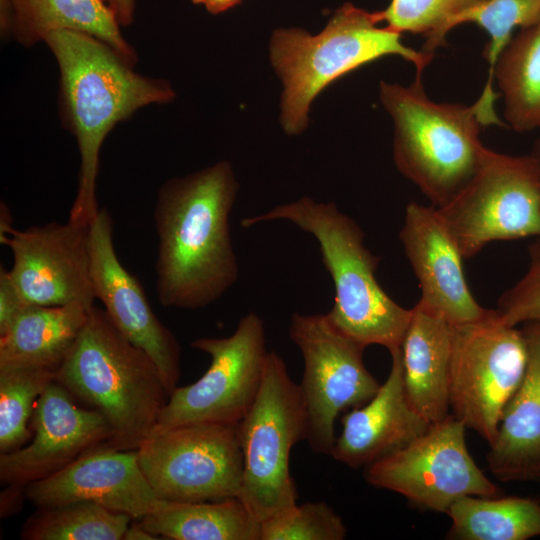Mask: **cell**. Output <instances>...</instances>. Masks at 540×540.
Here are the masks:
<instances>
[{"label": "cell", "instance_id": "obj_1", "mask_svg": "<svg viewBox=\"0 0 540 540\" xmlns=\"http://www.w3.org/2000/svg\"><path fill=\"white\" fill-rule=\"evenodd\" d=\"M238 193L231 164L219 161L158 190L156 292L165 307L200 309L238 279L229 216Z\"/></svg>", "mask_w": 540, "mask_h": 540}, {"label": "cell", "instance_id": "obj_2", "mask_svg": "<svg viewBox=\"0 0 540 540\" xmlns=\"http://www.w3.org/2000/svg\"><path fill=\"white\" fill-rule=\"evenodd\" d=\"M59 69V110L80 155L78 189L68 220L88 226L96 199L99 157L106 136L143 107L176 94L164 79L141 75L111 46L87 33L58 30L44 39Z\"/></svg>", "mask_w": 540, "mask_h": 540}, {"label": "cell", "instance_id": "obj_3", "mask_svg": "<svg viewBox=\"0 0 540 540\" xmlns=\"http://www.w3.org/2000/svg\"><path fill=\"white\" fill-rule=\"evenodd\" d=\"M55 380L112 430L110 446L137 450L154 430L169 398L153 360L126 339L95 305Z\"/></svg>", "mask_w": 540, "mask_h": 540}, {"label": "cell", "instance_id": "obj_4", "mask_svg": "<svg viewBox=\"0 0 540 540\" xmlns=\"http://www.w3.org/2000/svg\"><path fill=\"white\" fill-rule=\"evenodd\" d=\"M270 220H288L318 242L335 289L334 303L326 316L339 332L363 348L380 345L389 352L401 348L412 309L396 303L378 283L375 272L380 258L364 245V234L353 219L334 203L302 197L244 218L241 226Z\"/></svg>", "mask_w": 540, "mask_h": 540}, {"label": "cell", "instance_id": "obj_5", "mask_svg": "<svg viewBox=\"0 0 540 540\" xmlns=\"http://www.w3.org/2000/svg\"><path fill=\"white\" fill-rule=\"evenodd\" d=\"M381 12L345 3L324 29L312 35L301 28H278L270 38V62L283 84L281 124L289 135L307 127L315 97L337 78L383 56L397 55L413 63L421 78L433 55L401 41L402 33L379 27Z\"/></svg>", "mask_w": 540, "mask_h": 540}, {"label": "cell", "instance_id": "obj_6", "mask_svg": "<svg viewBox=\"0 0 540 540\" xmlns=\"http://www.w3.org/2000/svg\"><path fill=\"white\" fill-rule=\"evenodd\" d=\"M380 101L394 121L397 169L441 207L478 170L487 150L476 107L430 100L421 78L408 87L380 83Z\"/></svg>", "mask_w": 540, "mask_h": 540}, {"label": "cell", "instance_id": "obj_7", "mask_svg": "<svg viewBox=\"0 0 540 540\" xmlns=\"http://www.w3.org/2000/svg\"><path fill=\"white\" fill-rule=\"evenodd\" d=\"M236 429L243 458L238 498L261 523L297 504L290 454L308 432L299 384L277 353L268 352L258 395Z\"/></svg>", "mask_w": 540, "mask_h": 540}, {"label": "cell", "instance_id": "obj_8", "mask_svg": "<svg viewBox=\"0 0 540 540\" xmlns=\"http://www.w3.org/2000/svg\"><path fill=\"white\" fill-rule=\"evenodd\" d=\"M464 259L499 240L540 237V164L487 148L466 185L437 207Z\"/></svg>", "mask_w": 540, "mask_h": 540}, {"label": "cell", "instance_id": "obj_9", "mask_svg": "<svg viewBox=\"0 0 540 540\" xmlns=\"http://www.w3.org/2000/svg\"><path fill=\"white\" fill-rule=\"evenodd\" d=\"M527 357L522 329L504 324L495 309L480 320L452 325L450 410L489 445L523 378Z\"/></svg>", "mask_w": 540, "mask_h": 540}, {"label": "cell", "instance_id": "obj_10", "mask_svg": "<svg viewBox=\"0 0 540 540\" xmlns=\"http://www.w3.org/2000/svg\"><path fill=\"white\" fill-rule=\"evenodd\" d=\"M137 453L160 500L197 502L239 496L243 458L236 426L185 423L154 429Z\"/></svg>", "mask_w": 540, "mask_h": 540}, {"label": "cell", "instance_id": "obj_11", "mask_svg": "<svg viewBox=\"0 0 540 540\" xmlns=\"http://www.w3.org/2000/svg\"><path fill=\"white\" fill-rule=\"evenodd\" d=\"M465 429L450 414L403 448L366 466L365 480L402 495L416 507L438 513H447L462 497L501 496L500 487L470 455Z\"/></svg>", "mask_w": 540, "mask_h": 540}, {"label": "cell", "instance_id": "obj_12", "mask_svg": "<svg viewBox=\"0 0 540 540\" xmlns=\"http://www.w3.org/2000/svg\"><path fill=\"white\" fill-rule=\"evenodd\" d=\"M264 323L250 312L224 338H199L191 343L210 356L206 372L194 383L177 386L154 429L185 423L236 426L253 405L263 378L268 352Z\"/></svg>", "mask_w": 540, "mask_h": 540}, {"label": "cell", "instance_id": "obj_13", "mask_svg": "<svg viewBox=\"0 0 540 540\" xmlns=\"http://www.w3.org/2000/svg\"><path fill=\"white\" fill-rule=\"evenodd\" d=\"M289 336L304 359L299 387L307 412L306 441L314 452L329 455L339 414L368 402L381 384L364 365L365 348L339 332L326 314L294 313Z\"/></svg>", "mask_w": 540, "mask_h": 540}, {"label": "cell", "instance_id": "obj_14", "mask_svg": "<svg viewBox=\"0 0 540 540\" xmlns=\"http://www.w3.org/2000/svg\"><path fill=\"white\" fill-rule=\"evenodd\" d=\"M12 253L10 277L32 305H94L89 225L68 220L24 230L14 227L2 242Z\"/></svg>", "mask_w": 540, "mask_h": 540}, {"label": "cell", "instance_id": "obj_15", "mask_svg": "<svg viewBox=\"0 0 540 540\" xmlns=\"http://www.w3.org/2000/svg\"><path fill=\"white\" fill-rule=\"evenodd\" d=\"M89 248L95 298L120 333L153 360L170 396L181 374L180 345L153 312L141 283L120 262L105 208L89 224Z\"/></svg>", "mask_w": 540, "mask_h": 540}, {"label": "cell", "instance_id": "obj_16", "mask_svg": "<svg viewBox=\"0 0 540 540\" xmlns=\"http://www.w3.org/2000/svg\"><path fill=\"white\" fill-rule=\"evenodd\" d=\"M31 427L29 444L0 454L2 484L26 487L112 440L107 420L77 402L56 380L39 397Z\"/></svg>", "mask_w": 540, "mask_h": 540}, {"label": "cell", "instance_id": "obj_17", "mask_svg": "<svg viewBox=\"0 0 540 540\" xmlns=\"http://www.w3.org/2000/svg\"><path fill=\"white\" fill-rule=\"evenodd\" d=\"M399 237L419 282V306L451 325L474 322L489 313L469 289L464 257L437 207L409 203Z\"/></svg>", "mask_w": 540, "mask_h": 540}, {"label": "cell", "instance_id": "obj_18", "mask_svg": "<svg viewBox=\"0 0 540 540\" xmlns=\"http://www.w3.org/2000/svg\"><path fill=\"white\" fill-rule=\"evenodd\" d=\"M36 507L73 501H92L107 509L140 520L160 499L153 491L138 460L137 450L105 445L76 459L58 472L25 487Z\"/></svg>", "mask_w": 540, "mask_h": 540}, {"label": "cell", "instance_id": "obj_19", "mask_svg": "<svg viewBox=\"0 0 540 540\" xmlns=\"http://www.w3.org/2000/svg\"><path fill=\"white\" fill-rule=\"evenodd\" d=\"M391 369L377 393L341 418L342 431L330 456L351 468H365L403 448L431 425L409 403L401 348L390 352Z\"/></svg>", "mask_w": 540, "mask_h": 540}, {"label": "cell", "instance_id": "obj_20", "mask_svg": "<svg viewBox=\"0 0 540 540\" xmlns=\"http://www.w3.org/2000/svg\"><path fill=\"white\" fill-rule=\"evenodd\" d=\"M527 344L523 378L502 413L487 464L500 481L540 479V322L521 327Z\"/></svg>", "mask_w": 540, "mask_h": 540}, {"label": "cell", "instance_id": "obj_21", "mask_svg": "<svg viewBox=\"0 0 540 540\" xmlns=\"http://www.w3.org/2000/svg\"><path fill=\"white\" fill-rule=\"evenodd\" d=\"M451 348L452 325L416 303L401 346L403 381L409 403L430 424L450 415Z\"/></svg>", "mask_w": 540, "mask_h": 540}, {"label": "cell", "instance_id": "obj_22", "mask_svg": "<svg viewBox=\"0 0 540 540\" xmlns=\"http://www.w3.org/2000/svg\"><path fill=\"white\" fill-rule=\"evenodd\" d=\"M2 35L30 47L58 30L92 35L134 65L137 54L103 0H0Z\"/></svg>", "mask_w": 540, "mask_h": 540}, {"label": "cell", "instance_id": "obj_23", "mask_svg": "<svg viewBox=\"0 0 540 540\" xmlns=\"http://www.w3.org/2000/svg\"><path fill=\"white\" fill-rule=\"evenodd\" d=\"M92 307L79 302L29 306L9 330L0 335V366L34 365L57 369Z\"/></svg>", "mask_w": 540, "mask_h": 540}, {"label": "cell", "instance_id": "obj_24", "mask_svg": "<svg viewBox=\"0 0 540 540\" xmlns=\"http://www.w3.org/2000/svg\"><path fill=\"white\" fill-rule=\"evenodd\" d=\"M138 522L160 539L260 540V523L238 497L197 502L160 500Z\"/></svg>", "mask_w": 540, "mask_h": 540}, {"label": "cell", "instance_id": "obj_25", "mask_svg": "<svg viewBox=\"0 0 540 540\" xmlns=\"http://www.w3.org/2000/svg\"><path fill=\"white\" fill-rule=\"evenodd\" d=\"M455 540H527L540 536V501L528 497L466 496L446 513Z\"/></svg>", "mask_w": 540, "mask_h": 540}, {"label": "cell", "instance_id": "obj_26", "mask_svg": "<svg viewBox=\"0 0 540 540\" xmlns=\"http://www.w3.org/2000/svg\"><path fill=\"white\" fill-rule=\"evenodd\" d=\"M503 92L504 115L517 132L540 127V22L511 39L494 70Z\"/></svg>", "mask_w": 540, "mask_h": 540}, {"label": "cell", "instance_id": "obj_27", "mask_svg": "<svg viewBox=\"0 0 540 540\" xmlns=\"http://www.w3.org/2000/svg\"><path fill=\"white\" fill-rule=\"evenodd\" d=\"M472 22L490 36L483 50L489 63L488 78L481 96L474 103L481 125L504 126L494 111L498 94L493 91L494 70L499 57L512 39L515 28H526L540 22V0H484L464 11L450 23V30Z\"/></svg>", "mask_w": 540, "mask_h": 540}, {"label": "cell", "instance_id": "obj_28", "mask_svg": "<svg viewBox=\"0 0 540 540\" xmlns=\"http://www.w3.org/2000/svg\"><path fill=\"white\" fill-rule=\"evenodd\" d=\"M132 517L92 501L37 507L23 524V540H123Z\"/></svg>", "mask_w": 540, "mask_h": 540}, {"label": "cell", "instance_id": "obj_29", "mask_svg": "<svg viewBox=\"0 0 540 540\" xmlns=\"http://www.w3.org/2000/svg\"><path fill=\"white\" fill-rule=\"evenodd\" d=\"M56 378V368L34 365L0 366V454L24 446L36 403Z\"/></svg>", "mask_w": 540, "mask_h": 540}, {"label": "cell", "instance_id": "obj_30", "mask_svg": "<svg viewBox=\"0 0 540 540\" xmlns=\"http://www.w3.org/2000/svg\"><path fill=\"white\" fill-rule=\"evenodd\" d=\"M484 0H391L380 11L386 26L403 33L422 34L426 41L422 52L433 55L446 44L451 21Z\"/></svg>", "mask_w": 540, "mask_h": 540}, {"label": "cell", "instance_id": "obj_31", "mask_svg": "<svg viewBox=\"0 0 540 540\" xmlns=\"http://www.w3.org/2000/svg\"><path fill=\"white\" fill-rule=\"evenodd\" d=\"M347 529L325 502H306L260 523V540H343Z\"/></svg>", "mask_w": 540, "mask_h": 540}, {"label": "cell", "instance_id": "obj_32", "mask_svg": "<svg viewBox=\"0 0 540 540\" xmlns=\"http://www.w3.org/2000/svg\"><path fill=\"white\" fill-rule=\"evenodd\" d=\"M530 264L525 275L505 291L495 309L506 325L540 322V237L530 245Z\"/></svg>", "mask_w": 540, "mask_h": 540}, {"label": "cell", "instance_id": "obj_33", "mask_svg": "<svg viewBox=\"0 0 540 540\" xmlns=\"http://www.w3.org/2000/svg\"><path fill=\"white\" fill-rule=\"evenodd\" d=\"M29 304L12 281L9 271L0 269V335L6 333Z\"/></svg>", "mask_w": 540, "mask_h": 540}, {"label": "cell", "instance_id": "obj_34", "mask_svg": "<svg viewBox=\"0 0 540 540\" xmlns=\"http://www.w3.org/2000/svg\"><path fill=\"white\" fill-rule=\"evenodd\" d=\"M24 499H27L25 487L6 485L1 493V517L16 513L21 508Z\"/></svg>", "mask_w": 540, "mask_h": 540}, {"label": "cell", "instance_id": "obj_35", "mask_svg": "<svg viewBox=\"0 0 540 540\" xmlns=\"http://www.w3.org/2000/svg\"><path fill=\"white\" fill-rule=\"evenodd\" d=\"M120 26H129L134 20L135 0H103Z\"/></svg>", "mask_w": 540, "mask_h": 540}, {"label": "cell", "instance_id": "obj_36", "mask_svg": "<svg viewBox=\"0 0 540 540\" xmlns=\"http://www.w3.org/2000/svg\"><path fill=\"white\" fill-rule=\"evenodd\" d=\"M196 5H202L212 14L225 12L239 4L242 0H191Z\"/></svg>", "mask_w": 540, "mask_h": 540}, {"label": "cell", "instance_id": "obj_37", "mask_svg": "<svg viewBox=\"0 0 540 540\" xmlns=\"http://www.w3.org/2000/svg\"><path fill=\"white\" fill-rule=\"evenodd\" d=\"M160 539L158 536L146 530L138 520H133L129 524L123 540H156Z\"/></svg>", "mask_w": 540, "mask_h": 540}, {"label": "cell", "instance_id": "obj_38", "mask_svg": "<svg viewBox=\"0 0 540 540\" xmlns=\"http://www.w3.org/2000/svg\"><path fill=\"white\" fill-rule=\"evenodd\" d=\"M0 217V241L2 243L7 237L8 232L13 228L10 211L3 203L1 204Z\"/></svg>", "mask_w": 540, "mask_h": 540}, {"label": "cell", "instance_id": "obj_39", "mask_svg": "<svg viewBox=\"0 0 540 540\" xmlns=\"http://www.w3.org/2000/svg\"><path fill=\"white\" fill-rule=\"evenodd\" d=\"M532 154L537 158L540 164V139L535 143L534 150Z\"/></svg>", "mask_w": 540, "mask_h": 540}]
</instances>
